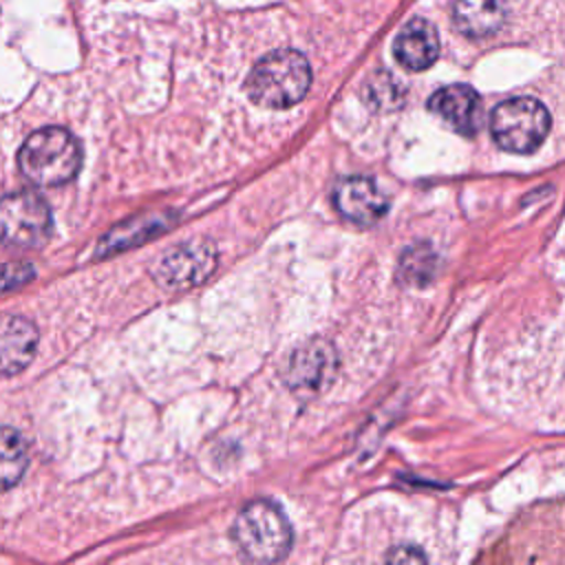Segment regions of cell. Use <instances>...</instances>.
Here are the masks:
<instances>
[{
  "label": "cell",
  "mask_w": 565,
  "mask_h": 565,
  "mask_svg": "<svg viewBox=\"0 0 565 565\" xmlns=\"http://www.w3.org/2000/svg\"><path fill=\"white\" fill-rule=\"evenodd\" d=\"M335 210L351 223L369 227L388 212V199L371 177H344L333 188Z\"/></svg>",
  "instance_id": "cell-8"
},
{
  "label": "cell",
  "mask_w": 565,
  "mask_h": 565,
  "mask_svg": "<svg viewBox=\"0 0 565 565\" xmlns=\"http://www.w3.org/2000/svg\"><path fill=\"white\" fill-rule=\"evenodd\" d=\"M172 216L170 214H146L130 218L117 227H113L102 241H99V256H108L121 249H128L130 245L143 243L146 238L159 234L170 225Z\"/></svg>",
  "instance_id": "cell-13"
},
{
  "label": "cell",
  "mask_w": 565,
  "mask_h": 565,
  "mask_svg": "<svg viewBox=\"0 0 565 565\" xmlns=\"http://www.w3.org/2000/svg\"><path fill=\"white\" fill-rule=\"evenodd\" d=\"M386 561H393V563H404V561H426V554H424V552H419L417 547H408V550L397 547V550H393V552H388V554H386Z\"/></svg>",
  "instance_id": "cell-17"
},
{
  "label": "cell",
  "mask_w": 565,
  "mask_h": 565,
  "mask_svg": "<svg viewBox=\"0 0 565 565\" xmlns=\"http://www.w3.org/2000/svg\"><path fill=\"white\" fill-rule=\"evenodd\" d=\"M338 373V353L329 340L313 338L300 344L287 360L282 377L296 393H318Z\"/></svg>",
  "instance_id": "cell-6"
},
{
  "label": "cell",
  "mask_w": 565,
  "mask_h": 565,
  "mask_svg": "<svg viewBox=\"0 0 565 565\" xmlns=\"http://www.w3.org/2000/svg\"><path fill=\"white\" fill-rule=\"evenodd\" d=\"M49 203L35 192L20 190L0 199V243L18 249L42 247L51 238Z\"/></svg>",
  "instance_id": "cell-5"
},
{
  "label": "cell",
  "mask_w": 565,
  "mask_h": 565,
  "mask_svg": "<svg viewBox=\"0 0 565 565\" xmlns=\"http://www.w3.org/2000/svg\"><path fill=\"white\" fill-rule=\"evenodd\" d=\"M311 86V66L300 51L278 49L260 57L247 75L249 99L265 108H289Z\"/></svg>",
  "instance_id": "cell-1"
},
{
  "label": "cell",
  "mask_w": 565,
  "mask_h": 565,
  "mask_svg": "<svg viewBox=\"0 0 565 565\" xmlns=\"http://www.w3.org/2000/svg\"><path fill=\"white\" fill-rule=\"evenodd\" d=\"M26 463L29 452L24 437L9 426H0V494L22 479Z\"/></svg>",
  "instance_id": "cell-15"
},
{
  "label": "cell",
  "mask_w": 565,
  "mask_h": 565,
  "mask_svg": "<svg viewBox=\"0 0 565 565\" xmlns=\"http://www.w3.org/2000/svg\"><path fill=\"white\" fill-rule=\"evenodd\" d=\"M395 60L408 71H424L439 55V38L435 26L424 18H413L393 42Z\"/></svg>",
  "instance_id": "cell-11"
},
{
  "label": "cell",
  "mask_w": 565,
  "mask_h": 565,
  "mask_svg": "<svg viewBox=\"0 0 565 565\" xmlns=\"http://www.w3.org/2000/svg\"><path fill=\"white\" fill-rule=\"evenodd\" d=\"M82 163L77 139L60 126H46L31 132L18 150V168L40 188H57L68 183Z\"/></svg>",
  "instance_id": "cell-2"
},
{
  "label": "cell",
  "mask_w": 565,
  "mask_h": 565,
  "mask_svg": "<svg viewBox=\"0 0 565 565\" xmlns=\"http://www.w3.org/2000/svg\"><path fill=\"white\" fill-rule=\"evenodd\" d=\"M428 110L463 137H472L481 128V99L468 84H450L435 90L428 99Z\"/></svg>",
  "instance_id": "cell-9"
},
{
  "label": "cell",
  "mask_w": 565,
  "mask_h": 565,
  "mask_svg": "<svg viewBox=\"0 0 565 565\" xmlns=\"http://www.w3.org/2000/svg\"><path fill=\"white\" fill-rule=\"evenodd\" d=\"M216 260L218 254L210 241H190L177 245L159 260L154 278L166 289H190L216 269Z\"/></svg>",
  "instance_id": "cell-7"
},
{
  "label": "cell",
  "mask_w": 565,
  "mask_h": 565,
  "mask_svg": "<svg viewBox=\"0 0 565 565\" xmlns=\"http://www.w3.org/2000/svg\"><path fill=\"white\" fill-rule=\"evenodd\" d=\"M38 349V329L22 316H0V377L26 369Z\"/></svg>",
  "instance_id": "cell-10"
},
{
  "label": "cell",
  "mask_w": 565,
  "mask_h": 565,
  "mask_svg": "<svg viewBox=\"0 0 565 565\" xmlns=\"http://www.w3.org/2000/svg\"><path fill=\"white\" fill-rule=\"evenodd\" d=\"M33 276H35V269L29 263H2L0 265V294L29 282Z\"/></svg>",
  "instance_id": "cell-16"
},
{
  "label": "cell",
  "mask_w": 565,
  "mask_h": 565,
  "mask_svg": "<svg viewBox=\"0 0 565 565\" xmlns=\"http://www.w3.org/2000/svg\"><path fill=\"white\" fill-rule=\"evenodd\" d=\"M439 254L430 243H415L404 249L399 265H397V278L404 285L413 287H424L435 280L439 271Z\"/></svg>",
  "instance_id": "cell-14"
},
{
  "label": "cell",
  "mask_w": 565,
  "mask_h": 565,
  "mask_svg": "<svg viewBox=\"0 0 565 565\" xmlns=\"http://www.w3.org/2000/svg\"><path fill=\"white\" fill-rule=\"evenodd\" d=\"M550 130V113L534 97H512L501 102L490 115V132L501 150L530 154Z\"/></svg>",
  "instance_id": "cell-4"
},
{
  "label": "cell",
  "mask_w": 565,
  "mask_h": 565,
  "mask_svg": "<svg viewBox=\"0 0 565 565\" xmlns=\"http://www.w3.org/2000/svg\"><path fill=\"white\" fill-rule=\"evenodd\" d=\"M232 541L247 561L276 563L291 550V525L276 503L256 499L236 514Z\"/></svg>",
  "instance_id": "cell-3"
},
{
  "label": "cell",
  "mask_w": 565,
  "mask_h": 565,
  "mask_svg": "<svg viewBox=\"0 0 565 565\" xmlns=\"http://www.w3.org/2000/svg\"><path fill=\"white\" fill-rule=\"evenodd\" d=\"M505 9L501 0H455L452 22L466 38H488L501 29Z\"/></svg>",
  "instance_id": "cell-12"
}]
</instances>
